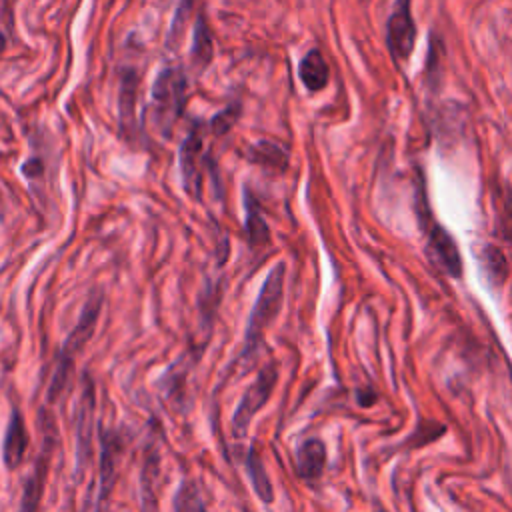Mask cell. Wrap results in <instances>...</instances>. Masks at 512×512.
Listing matches in <instances>:
<instances>
[{
    "label": "cell",
    "instance_id": "obj_1",
    "mask_svg": "<svg viewBox=\"0 0 512 512\" xmlns=\"http://www.w3.org/2000/svg\"><path fill=\"white\" fill-rule=\"evenodd\" d=\"M100 308H102V294L100 292L90 294L82 312H80V318H78L76 326L66 336V340L62 342V348L56 356V368H54V376H52V382H50V388H48V400H56L62 394V390L68 382V376L72 372V364H74L76 354L86 346V342L94 334V328H96V322H98V316H100Z\"/></svg>",
    "mask_w": 512,
    "mask_h": 512
},
{
    "label": "cell",
    "instance_id": "obj_2",
    "mask_svg": "<svg viewBox=\"0 0 512 512\" xmlns=\"http://www.w3.org/2000/svg\"><path fill=\"white\" fill-rule=\"evenodd\" d=\"M284 274H286L284 262H278L268 272V276L256 296V302L252 306L250 318H248L244 354H252L260 346L266 328L278 316L280 306H282V294H284Z\"/></svg>",
    "mask_w": 512,
    "mask_h": 512
},
{
    "label": "cell",
    "instance_id": "obj_3",
    "mask_svg": "<svg viewBox=\"0 0 512 512\" xmlns=\"http://www.w3.org/2000/svg\"><path fill=\"white\" fill-rule=\"evenodd\" d=\"M186 88L182 68L166 66L158 72L152 86V118L160 130L168 132L180 118L186 104Z\"/></svg>",
    "mask_w": 512,
    "mask_h": 512
},
{
    "label": "cell",
    "instance_id": "obj_4",
    "mask_svg": "<svg viewBox=\"0 0 512 512\" xmlns=\"http://www.w3.org/2000/svg\"><path fill=\"white\" fill-rule=\"evenodd\" d=\"M276 382H278V368H276V364L270 362L258 372V376L246 388V392L242 394V398H240V402H238V406L232 414V432H234V436L242 438L248 432L250 422L264 408L268 398L272 396V390H274Z\"/></svg>",
    "mask_w": 512,
    "mask_h": 512
},
{
    "label": "cell",
    "instance_id": "obj_5",
    "mask_svg": "<svg viewBox=\"0 0 512 512\" xmlns=\"http://www.w3.org/2000/svg\"><path fill=\"white\" fill-rule=\"evenodd\" d=\"M416 42V26L410 12V0H396L386 22V44L396 60H406Z\"/></svg>",
    "mask_w": 512,
    "mask_h": 512
},
{
    "label": "cell",
    "instance_id": "obj_6",
    "mask_svg": "<svg viewBox=\"0 0 512 512\" xmlns=\"http://www.w3.org/2000/svg\"><path fill=\"white\" fill-rule=\"evenodd\" d=\"M200 156H202V134L198 128H192L180 146V170L186 192L192 198L200 196L202 188V172H200Z\"/></svg>",
    "mask_w": 512,
    "mask_h": 512
},
{
    "label": "cell",
    "instance_id": "obj_7",
    "mask_svg": "<svg viewBox=\"0 0 512 512\" xmlns=\"http://www.w3.org/2000/svg\"><path fill=\"white\" fill-rule=\"evenodd\" d=\"M120 454H122V438L112 430H104L102 432V456H100V496H98L100 506L110 496V492L116 484Z\"/></svg>",
    "mask_w": 512,
    "mask_h": 512
},
{
    "label": "cell",
    "instance_id": "obj_8",
    "mask_svg": "<svg viewBox=\"0 0 512 512\" xmlns=\"http://www.w3.org/2000/svg\"><path fill=\"white\" fill-rule=\"evenodd\" d=\"M28 450V430L24 418L18 410H12L2 442V458L8 470H16L24 462V454Z\"/></svg>",
    "mask_w": 512,
    "mask_h": 512
},
{
    "label": "cell",
    "instance_id": "obj_9",
    "mask_svg": "<svg viewBox=\"0 0 512 512\" xmlns=\"http://www.w3.org/2000/svg\"><path fill=\"white\" fill-rule=\"evenodd\" d=\"M94 414V388L92 380L84 378V388L80 396V404L76 410V450H78V464L90 452V424Z\"/></svg>",
    "mask_w": 512,
    "mask_h": 512
},
{
    "label": "cell",
    "instance_id": "obj_10",
    "mask_svg": "<svg viewBox=\"0 0 512 512\" xmlns=\"http://www.w3.org/2000/svg\"><path fill=\"white\" fill-rule=\"evenodd\" d=\"M296 472L304 480H316L326 466V446L318 438L304 440L294 456Z\"/></svg>",
    "mask_w": 512,
    "mask_h": 512
},
{
    "label": "cell",
    "instance_id": "obj_11",
    "mask_svg": "<svg viewBox=\"0 0 512 512\" xmlns=\"http://www.w3.org/2000/svg\"><path fill=\"white\" fill-rule=\"evenodd\" d=\"M428 240H430V248H432L436 260L444 266V270L448 274L458 278L462 274V262H460V254H458V248H456V242L452 240V236L444 228L434 224L428 232Z\"/></svg>",
    "mask_w": 512,
    "mask_h": 512
},
{
    "label": "cell",
    "instance_id": "obj_12",
    "mask_svg": "<svg viewBox=\"0 0 512 512\" xmlns=\"http://www.w3.org/2000/svg\"><path fill=\"white\" fill-rule=\"evenodd\" d=\"M298 76L310 92H320L326 88L330 70H328V64L320 50L312 48L304 54V58L300 60V66H298Z\"/></svg>",
    "mask_w": 512,
    "mask_h": 512
},
{
    "label": "cell",
    "instance_id": "obj_13",
    "mask_svg": "<svg viewBox=\"0 0 512 512\" xmlns=\"http://www.w3.org/2000/svg\"><path fill=\"white\" fill-rule=\"evenodd\" d=\"M244 198H246L244 200V204H246V238H248L250 248L258 250L270 242V230L260 212L256 198L250 192H246Z\"/></svg>",
    "mask_w": 512,
    "mask_h": 512
},
{
    "label": "cell",
    "instance_id": "obj_14",
    "mask_svg": "<svg viewBox=\"0 0 512 512\" xmlns=\"http://www.w3.org/2000/svg\"><path fill=\"white\" fill-rule=\"evenodd\" d=\"M246 474H248V478H250V484H252L256 496H258L262 502L270 504V502L274 500L272 482H270L268 472H266V468H264V462H262V458L258 456V452H256L254 446H250V450H248V454H246Z\"/></svg>",
    "mask_w": 512,
    "mask_h": 512
},
{
    "label": "cell",
    "instance_id": "obj_15",
    "mask_svg": "<svg viewBox=\"0 0 512 512\" xmlns=\"http://www.w3.org/2000/svg\"><path fill=\"white\" fill-rule=\"evenodd\" d=\"M190 58H192V64L196 70H204L212 58V36H210V30H208L202 14H198L196 24H194Z\"/></svg>",
    "mask_w": 512,
    "mask_h": 512
},
{
    "label": "cell",
    "instance_id": "obj_16",
    "mask_svg": "<svg viewBox=\"0 0 512 512\" xmlns=\"http://www.w3.org/2000/svg\"><path fill=\"white\" fill-rule=\"evenodd\" d=\"M250 156V162L254 164H260V166H268V168H286V162H288V156L284 152L282 146H278L276 142H258L250 148L248 152Z\"/></svg>",
    "mask_w": 512,
    "mask_h": 512
},
{
    "label": "cell",
    "instance_id": "obj_17",
    "mask_svg": "<svg viewBox=\"0 0 512 512\" xmlns=\"http://www.w3.org/2000/svg\"><path fill=\"white\" fill-rule=\"evenodd\" d=\"M172 508L174 512H208L200 494V488L192 480H184L174 498H172Z\"/></svg>",
    "mask_w": 512,
    "mask_h": 512
},
{
    "label": "cell",
    "instance_id": "obj_18",
    "mask_svg": "<svg viewBox=\"0 0 512 512\" xmlns=\"http://www.w3.org/2000/svg\"><path fill=\"white\" fill-rule=\"evenodd\" d=\"M482 264H484V270L486 274L496 282H502L506 278V272H508V264H506V258L502 256V252L494 246H486L484 252H482Z\"/></svg>",
    "mask_w": 512,
    "mask_h": 512
},
{
    "label": "cell",
    "instance_id": "obj_19",
    "mask_svg": "<svg viewBox=\"0 0 512 512\" xmlns=\"http://www.w3.org/2000/svg\"><path fill=\"white\" fill-rule=\"evenodd\" d=\"M42 498V476L36 470L24 484V494H22V506L18 512H38V504Z\"/></svg>",
    "mask_w": 512,
    "mask_h": 512
},
{
    "label": "cell",
    "instance_id": "obj_20",
    "mask_svg": "<svg viewBox=\"0 0 512 512\" xmlns=\"http://www.w3.org/2000/svg\"><path fill=\"white\" fill-rule=\"evenodd\" d=\"M196 0H182L180 6L176 8V14H174V20H172V26H170V32H168V42L174 46L178 40H180V34L184 30V24L192 12V6H194Z\"/></svg>",
    "mask_w": 512,
    "mask_h": 512
},
{
    "label": "cell",
    "instance_id": "obj_21",
    "mask_svg": "<svg viewBox=\"0 0 512 512\" xmlns=\"http://www.w3.org/2000/svg\"><path fill=\"white\" fill-rule=\"evenodd\" d=\"M236 116H238V112L236 110H232V106L230 108H226L224 112H220L214 120H212V126H214V132H218V134H224L230 126H232V122L236 120Z\"/></svg>",
    "mask_w": 512,
    "mask_h": 512
}]
</instances>
